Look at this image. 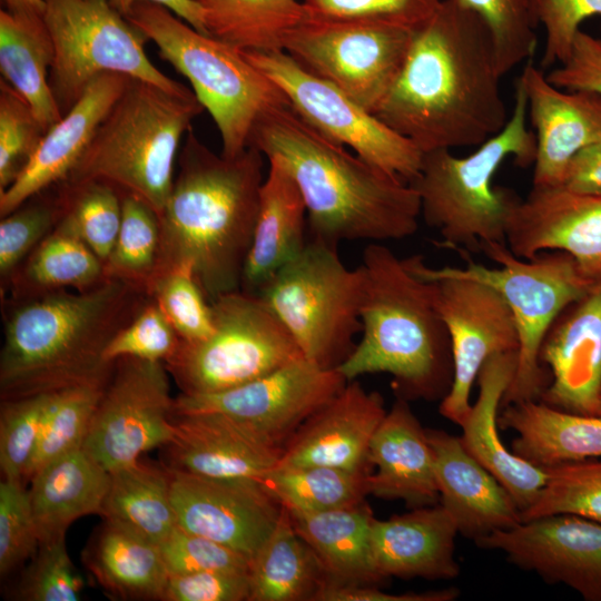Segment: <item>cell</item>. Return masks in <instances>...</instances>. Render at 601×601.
Wrapping results in <instances>:
<instances>
[{"instance_id":"1","label":"cell","mask_w":601,"mask_h":601,"mask_svg":"<svg viewBox=\"0 0 601 601\" xmlns=\"http://www.w3.org/2000/svg\"><path fill=\"white\" fill-rule=\"evenodd\" d=\"M495 47L484 20L442 0L415 29L395 82L374 114L423 154L479 146L509 118Z\"/></svg>"},{"instance_id":"2","label":"cell","mask_w":601,"mask_h":601,"mask_svg":"<svg viewBox=\"0 0 601 601\" xmlns=\"http://www.w3.org/2000/svg\"><path fill=\"white\" fill-rule=\"evenodd\" d=\"M177 162L159 215L156 276L189 268L211 303L240 289L265 179L264 155L253 146L234 158L217 155L190 128Z\"/></svg>"},{"instance_id":"3","label":"cell","mask_w":601,"mask_h":601,"mask_svg":"<svg viewBox=\"0 0 601 601\" xmlns=\"http://www.w3.org/2000/svg\"><path fill=\"white\" fill-rule=\"evenodd\" d=\"M249 146L287 167L303 195L312 238L337 246L398 240L417 231L415 189L323 137L289 104L258 119Z\"/></svg>"},{"instance_id":"4","label":"cell","mask_w":601,"mask_h":601,"mask_svg":"<svg viewBox=\"0 0 601 601\" xmlns=\"http://www.w3.org/2000/svg\"><path fill=\"white\" fill-rule=\"evenodd\" d=\"M150 299L119 279L86 292L60 289L3 307L0 398L12 400L109 378L105 352Z\"/></svg>"},{"instance_id":"5","label":"cell","mask_w":601,"mask_h":601,"mask_svg":"<svg viewBox=\"0 0 601 601\" xmlns=\"http://www.w3.org/2000/svg\"><path fill=\"white\" fill-rule=\"evenodd\" d=\"M362 338L337 371L347 380L393 376L398 397L439 400L451 390L454 364L432 285L381 243L363 250Z\"/></svg>"},{"instance_id":"6","label":"cell","mask_w":601,"mask_h":601,"mask_svg":"<svg viewBox=\"0 0 601 601\" xmlns=\"http://www.w3.org/2000/svg\"><path fill=\"white\" fill-rule=\"evenodd\" d=\"M514 93L513 111L500 132L465 157L451 149L424 152L417 176L408 183L418 195L421 216L439 231L441 247L477 252L483 243L506 244V227L521 198L494 186L493 177L508 158L523 168L533 165L536 150L520 77Z\"/></svg>"},{"instance_id":"7","label":"cell","mask_w":601,"mask_h":601,"mask_svg":"<svg viewBox=\"0 0 601 601\" xmlns=\"http://www.w3.org/2000/svg\"><path fill=\"white\" fill-rule=\"evenodd\" d=\"M205 110L195 93L176 95L129 78L91 144L66 179H97L161 214L175 179L183 138Z\"/></svg>"},{"instance_id":"8","label":"cell","mask_w":601,"mask_h":601,"mask_svg":"<svg viewBox=\"0 0 601 601\" xmlns=\"http://www.w3.org/2000/svg\"><path fill=\"white\" fill-rule=\"evenodd\" d=\"M126 18L158 47L161 59L188 79L219 131L223 156L244 152L258 119L289 104L240 50L199 32L167 7L141 1Z\"/></svg>"},{"instance_id":"9","label":"cell","mask_w":601,"mask_h":601,"mask_svg":"<svg viewBox=\"0 0 601 601\" xmlns=\"http://www.w3.org/2000/svg\"><path fill=\"white\" fill-rule=\"evenodd\" d=\"M336 247L311 238L257 294L303 357L324 368H337L362 331L363 269L347 268Z\"/></svg>"},{"instance_id":"10","label":"cell","mask_w":601,"mask_h":601,"mask_svg":"<svg viewBox=\"0 0 601 601\" xmlns=\"http://www.w3.org/2000/svg\"><path fill=\"white\" fill-rule=\"evenodd\" d=\"M481 250L499 267L477 264L467 252L460 250L465 267L446 266L436 270L483 282L503 296L518 326L520 347L516 371L501 407L539 400L550 377L539 359L544 335L558 315L595 284L581 273L573 257L562 250L543 252L531 259L515 256L502 243H483Z\"/></svg>"},{"instance_id":"11","label":"cell","mask_w":601,"mask_h":601,"mask_svg":"<svg viewBox=\"0 0 601 601\" xmlns=\"http://www.w3.org/2000/svg\"><path fill=\"white\" fill-rule=\"evenodd\" d=\"M214 332L180 343L164 364L181 393L213 394L246 384L304 358L263 299L242 289L211 302Z\"/></svg>"},{"instance_id":"12","label":"cell","mask_w":601,"mask_h":601,"mask_svg":"<svg viewBox=\"0 0 601 601\" xmlns=\"http://www.w3.org/2000/svg\"><path fill=\"white\" fill-rule=\"evenodd\" d=\"M43 1L55 51L49 85L62 115L106 72L151 82L176 95L194 92L149 60L145 51L148 38L109 0Z\"/></svg>"},{"instance_id":"13","label":"cell","mask_w":601,"mask_h":601,"mask_svg":"<svg viewBox=\"0 0 601 601\" xmlns=\"http://www.w3.org/2000/svg\"><path fill=\"white\" fill-rule=\"evenodd\" d=\"M413 31L381 22L306 17L286 35L283 50L375 114L397 78Z\"/></svg>"},{"instance_id":"14","label":"cell","mask_w":601,"mask_h":601,"mask_svg":"<svg viewBox=\"0 0 601 601\" xmlns=\"http://www.w3.org/2000/svg\"><path fill=\"white\" fill-rule=\"evenodd\" d=\"M242 52L323 137L406 183L417 176L423 152L337 87L307 71L284 50Z\"/></svg>"},{"instance_id":"15","label":"cell","mask_w":601,"mask_h":601,"mask_svg":"<svg viewBox=\"0 0 601 601\" xmlns=\"http://www.w3.org/2000/svg\"><path fill=\"white\" fill-rule=\"evenodd\" d=\"M410 268L428 279L436 311L451 341L454 377L440 413L461 425L472 404L470 394L483 364L492 356L519 352L518 326L508 303L492 286L439 273L421 255L405 258Z\"/></svg>"},{"instance_id":"16","label":"cell","mask_w":601,"mask_h":601,"mask_svg":"<svg viewBox=\"0 0 601 601\" xmlns=\"http://www.w3.org/2000/svg\"><path fill=\"white\" fill-rule=\"evenodd\" d=\"M174 398L162 362L116 359L82 449L108 472L174 437Z\"/></svg>"},{"instance_id":"17","label":"cell","mask_w":601,"mask_h":601,"mask_svg":"<svg viewBox=\"0 0 601 601\" xmlns=\"http://www.w3.org/2000/svg\"><path fill=\"white\" fill-rule=\"evenodd\" d=\"M347 382L336 368L300 358L227 391L180 393L174 398V413L220 414L284 450L303 424Z\"/></svg>"},{"instance_id":"18","label":"cell","mask_w":601,"mask_h":601,"mask_svg":"<svg viewBox=\"0 0 601 601\" xmlns=\"http://www.w3.org/2000/svg\"><path fill=\"white\" fill-rule=\"evenodd\" d=\"M167 470L178 525L252 561L276 526L282 505L256 481Z\"/></svg>"},{"instance_id":"19","label":"cell","mask_w":601,"mask_h":601,"mask_svg":"<svg viewBox=\"0 0 601 601\" xmlns=\"http://www.w3.org/2000/svg\"><path fill=\"white\" fill-rule=\"evenodd\" d=\"M549 583H563L587 601H601V523L556 514L522 522L474 541Z\"/></svg>"},{"instance_id":"20","label":"cell","mask_w":601,"mask_h":601,"mask_svg":"<svg viewBox=\"0 0 601 601\" xmlns=\"http://www.w3.org/2000/svg\"><path fill=\"white\" fill-rule=\"evenodd\" d=\"M506 245L524 259L565 252L588 279L601 283V194L532 187L511 215Z\"/></svg>"},{"instance_id":"21","label":"cell","mask_w":601,"mask_h":601,"mask_svg":"<svg viewBox=\"0 0 601 601\" xmlns=\"http://www.w3.org/2000/svg\"><path fill=\"white\" fill-rule=\"evenodd\" d=\"M539 359L551 373L540 401L595 415L601 398V283L558 315L541 343Z\"/></svg>"},{"instance_id":"22","label":"cell","mask_w":601,"mask_h":601,"mask_svg":"<svg viewBox=\"0 0 601 601\" xmlns=\"http://www.w3.org/2000/svg\"><path fill=\"white\" fill-rule=\"evenodd\" d=\"M520 78L535 130L532 187L562 186L573 156L582 148L601 141V95L558 88L531 60H528Z\"/></svg>"},{"instance_id":"23","label":"cell","mask_w":601,"mask_h":601,"mask_svg":"<svg viewBox=\"0 0 601 601\" xmlns=\"http://www.w3.org/2000/svg\"><path fill=\"white\" fill-rule=\"evenodd\" d=\"M173 425L162 465L174 471L259 483L284 451L216 413H174Z\"/></svg>"},{"instance_id":"24","label":"cell","mask_w":601,"mask_h":601,"mask_svg":"<svg viewBox=\"0 0 601 601\" xmlns=\"http://www.w3.org/2000/svg\"><path fill=\"white\" fill-rule=\"evenodd\" d=\"M386 412L380 393L348 381L296 432L277 465L368 472L370 444Z\"/></svg>"},{"instance_id":"25","label":"cell","mask_w":601,"mask_h":601,"mask_svg":"<svg viewBox=\"0 0 601 601\" xmlns=\"http://www.w3.org/2000/svg\"><path fill=\"white\" fill-rule=\"evenodd\" d=\"M129 78L106 72L88 85L76 104L46 131L17 180L0 193V217L71 175Z\"/></svg>"},{"instance_id":"26","label":"cell","mask_w":601,"mask_h":601,"mask_svg":"<svg viewBox=\"0 0 601 601\" xmlns=\"http://www.w3.org/2000/svg\"><path fill=\"white\" fill-rule=\"evenodd\" d=\"M434 457L440 502L459 533L476 541L522 523L521 511L506 489L463 446L460 436L426 428Z\"/></svg>"},{"instance_id":"27","label":"cell","mask_w":601,"mask_h":601,"mask_svg":"<svg viewBox=\"0 0 601 601\" xmlns=\"http://www.w3.org/2000/svg\"><path fill=\"white\" fill-rule=\"evenodd\" d=\"M457 525L441 504L414 508L388 520L373 519L371 551L378 577L451 580L460 574L455 560Z\"/></svg>"},{"instance_id":"28","label":"cell","mask_w":601,"mask_h":601,"mask_svg":"<svg viewBox=\"0 0 601 601\" xmlns=\"http://www.w3.org/2000/svg\"><path fill=\"white\" fill-rule=\"evenodd\" d=\"M518 365V352L490 357L477 375L479 395L462 427L465 450L506 489L521 513L539 496L548 472L506 449L499 435V407Z\"/></svg>"},{"instance_id":"29","label":"cell","mask_w":601,"mask_h":601,"mask_svg":"<svg viewBox=\"0 0 601 601\" xmlns=\"http://www.w3.org/2000/svg\"><path fill=\"white\" fill-rule=\"evenodd\" d=\"M368 493L385 500H402L414 508L440 502L434 457L426 428L398 397L386 412L368 450Z\"/></svg>"},{"instance_id":"30","label":"cell","mask_w":601,"mask_h":601,"mask_svg":"<svg viewBox=\"0 0 601 601\" xmlns=\"http://www.w3.org/2000/svg\"><path fill=\"white\" fill-rule=\"evenodd\" d=\"M252 245L240 289L257 295L262 287L305 247L307 211L303 195L284 162L267 158Z\"/></svg>"},{"instance_id":"31","label":"cell","mask_w":601,"mask_h":601,"mask_svg":"<svg viewBox=\"0 0 601 601\" xmlns=\"http://www.w3.org/2000/svg\"><path fill=\"white\" fill-rule=\"evenodd\" d=\"M499 427L516 433L512 452L548 470L561 464L601 459V416L581 415L528 400L502 406Z\"/></svg>"},{"instance_id":"32","label":"cell","mask_w":601,"mask_h":601,"mask_svg":"<svg viewBox=\"0 0 601 601\" xmlns=\"http://www.w3.org/2000/svg\"><path fill=\"white\" fill-rule=\"evenodd\" d=\"M109 480L110 472L82 447L65 453L36 471L29 480L28 495L39 542L65 538L76 520L100 515Z\"/></svg>"},{"instance_id":"33","label":"cell","mask_w":601,"mask_h":601,"mask_svg":"<svg viewBox=\"0 0 601 601\" xmlns=\"http://www.w3.org/2000/svg\"><path fill=\"white\" fill-rule=\"evenodd\" d=\"M96 582L119 600H164L169 579L159 545L107 520L82 551Z\"/></svg>"},{"instance_id":"34","label":"cell","mask_w":601,"mask_h":601,"mask_svg":"<svg viewBox=\"0 0 601 601\" xmlns=\"http://www.w3.org/2000/svg\"><path fill=\"white\" fill-rule=\"evenodd\" d=\"M288 512L297 533L317 556L326 581L339 584L382 581L371 551L374 516L365 502L323 512Z\"/></svg>"},{"instance_id":"35","label":"cell","mask_w":601,"mask_h":601,"mask_svg":"<svg viewBox=\"0 0 601 601\" xmlns=\"http://www.w3.org/2000/svg\"><path fill=\"white\" fill-rule=\"evenodd\" d=\"M53 45L43 17L0 11V71L47 131L62 118L49 85Z\"/></svg>"},{"instance_id":"36","label":"cell","mask_w":601,"mask_h":601,"mask_svg":"<svg viewBox=\"0 0 601 601\" xmlns=\"http://www.w3.org/2000/svg\"><path fill=\"white\" fill-rule=\"evenodd\" d=\"M248 601H313L325 572L311 546L294 528L288 510L250 563Z\"/></svg>"},{"instance_id":"37","label":"cell","mask_w":601,"mask_h":601,"mask_svg":"<svg viewBox=\"0 0 601 601\" xmlns=\"http://www.w3.org/2000/svg\"><path fill=\"white\" fill-rule=\"evenodd\" d=\"M100 515L159 545L178 525L168 470L138 460L110 472Z\"/></svg>"},{"instance_id":"38","label":"cell","mask_w":601,"mask_h":601,"mask_svg":"<svg viewBox=\"0 0 601 601\" xmlns=\"http://www.w3.org/2000/svg\"><path fill=\"white\" fill-rule=\"evenodd\" d=\"M101 259L67 226L56 228L31 252L12 275L8 300H21L49 292H86L104 283Z\"/></svg>"},{"instance_id":"39","label":"cell","mask_w":601,"mask_h":601,"mask_svg":"<svg viewBox=\"0 0 601 601\" xmlns=\"http://www.w3.org/2000/svg\"><path fill=\"white\" fill-rule=\"evenodd\" d=\"M207 33L240 51L283 50L286 35L306 18L299 0H194Z\"/></svg>"},{"instance_id":"40","label":"cell","mask_w":601,"mask_h":601,"mask_svg":"<svg viewBox=\"0 0 601 601\" xmlns=\"http://www.w3.org/2000/svg\"><path fill=\"white\" fill-rule=\"evenodd\" d=\"M367 475L325 465H276L259 483L289 511L323 512L364 503L370 494Z\"/></svg>"},{"instance_id":"41","label":"cell","mask_w":601,"mask_h":601,"mask_svg":"<svg viewBox=\"0 0 601 601\" xmlns=\"http://www.w3.org/2000/svg\"><path fill=\"white\" fill-rule=\"evenodd\" d=\"M62 201L60 219L100 259H108L122 219L121 193L97 179L65 180L56 185Z\"/></svg>"},{"instance_id":"42","label":"cell","mask_w":601,"mask_h":601,"mask_svg":"<svg viewBox=\"0 0 601 601\" xmlns=\"http://www.w3.org/2000/svg\"><path fill=\"white\" fill-rule=\"evenodd\" d=\"M120 193L122 219L115 246L104 265L105 275L109 279L129 283L148 294L159 262V217L137 196Z\"/></svg>"},{"instance_id":"43","label":"cell","mask_w":601,"mask_h":601,"mask_svg":"<svg viewBox=\"0 0 601 601\" xmlns=\"http://www.w3.org/2000/svg\"><path fill=\"white\" fill-rule=\"evenodd\" d=\"M107 381L52 393L26 481L47 462L82 447Z\"/></svg>"},{"instance_id":"44","label":"cell","mask_w":601,"mask_h":601,"mask_svg":"<svg viewBox=\"0 0 601 601\" xmlns=\"http://www.w3.org/2000/svg\"><path fill=\"white\" fill-rule=\"evenodd\" d=\"M546 472L539 496L521 513L522 522L569 514L601 523V459L570 462Z\"/></svg>"},{"instance_id":"45","label":"cell","mask_w":601,"mask_h":601,"mask_svg":"<svg viewBox=\"0 0 601 601\" xmlns=\"http://www.w3.org/2000/svg\"><path fill=\"white\" fill-rule=\"evenodd\" d=\"M63 214L57 186L43 190L1 217L0 286L1 295L31 252L56 228Z\"/></svg>"},{"instance_id":"46","label":"cell","mask_w":601,"mask_h":601,"mask_svg":"<svg viewBox=\"0 0 601 601\" xmlns=\"http://www.w3.org/2000/svg\"><path fill=\"white\" fill-rule=\"evenodd\" d=\"M456 1L479 14L489 27L502 76L530 60L536 47L539 24L532 0Z\"/></svg>"},{"instance_id":"47","label":"cell","mask_w":601,"mask_h":601,"mask_svg":"<svg viewBox=\"0 0 601 601\" xmlns=\"http://www.w3.org/2000/svg\"><path fill=\"white\" fill-rule=\"evenodd\" d=\"M52 393L3 400L0 407V469L3 480L26 482Z\"/></svg>"},{"instance_id":"48","label":"cell","mask_w":601,"mask_h":601,"mask_svg":"<svg viewBox=\"0 0 601 601\" xmlns=\"http://www.w3.org/2000/svg\"><path fill=\"white\" fill-rule=\"evenodd\" d=\"M148 295L183 342H198L214 332L211 303L189 268L175 267L160 273L152 280Z\"/></svg>"},{"instance_id":"49","label":"cell","mask_w":601,"mask_h":601,"mask_svg":"<svg viewBox=\"0 0 601 601\" xmlns=\"http://www.w3.org/2000/svg\"><path fill=\"white\" fill-rule=\"evenodd\" d=\"M46 130L28 101L0 80V193L10 187L36 152Z\"/></svg>"},{"instance_id":"50","label":"cell","mask_w":601,"mask_h":601,"mask_svg":"<svg viewBox=\"0 0 601 601\" xmlns=\"http://www.w3.org/2000/svg\"><path fill=\"white\" fill-rule=\"evenodd\" d=\"M21 575L17 599L23 601H78L83 580L69 556L66 536L40 543Z\"/></svg>"},{"instance_id":"51","label":"cell","mask_w":601,"mask_h":601,"mask_svg":"<svg viewBox=\"0 0 601 601\" xmlns=\"http://www.w3.org/2000/svg\"><path fill=\"white\" fill-rule=\"evenodd\" d=\"M306 17L319 20L370 21L415 30L442 0H299Z\"/></svg>"},{"instance_id":"52","label":"cell","mask_w":601,"mask_h":601,"mask_svg":"<svg viewBox=\"0 0 601 601\" xmlns=\"http://www.w3.org/2000/svg\"><path fill=\"white\" fill-rule=\"evenodd\" d=\"M39 535L28 490L21 481L0 482V574L8 575L31 560Z\"/></svg>"},{"instance_id":"53","label":"cell","mask_w":601,"mask_h":601,"mask_svg":"<svg viewBox=\"0 0 601 601\" xmlns=\"http://www.w3.org/2000/svg\"><path fill=\"white\" fill-rule=\"evenodd\" d=\"M181 338L151 298L109 343L105 358L112 363L125 356L165 363L178 349Z\"/></svg>"},{"instance_id":"54","label":"cell","mask_w":601,"mask_h":601,"mask_svg":"<svg viewBox=\"0 0 601 601\" xmlns=\"http://www.w3.org/2000/svg\"><path fill=\"white\" fill-rule=\"evenodd\" d=\"M169 575L207 570L249 571L250 559L177 525L159 544Z\"/></svg>"},{"instance_id":"55","label":"cell","mask_w":601,"mask_h":601,"mask_svg":"<svg viewBox=\"0 0 601 601\" xmlns=\"http://www.w3.org/2000/svg\"><path fill=\"white\" fill-rule=\"evenodd\" d=\"M538 23L545 31L543 69L566 60L581 23L601 17V0H532Z\"/></svg>"},{"instance_id":"56","label":"cell","mask_w":601,"mask_h":601,"mask_svg":"<svg viewBox=\"0 0 601 601\" xmlns=\"http://www.w3.org/2000/svg\"><path fill=\"white\" fill-rule=\"evenodd\" d=\"M249 571L207 570L169 575L164 601H248Z\"/></svg>"},{"instance_id":"57","label":"cell","mask_w":601,"mask_h":601,"mask_svg":"<svg viewBox=\"0 0 601 601\" xmlns=\"http://www.w3.org/2000/svg\"><path fill=\"white\" fill-rule=\"evenodd\" d=\"M545 76L558 88L601 95V39L580 30L566 60Z\"/></svg>"},{"instance_id":"58","label":"cell","mask_w":601,"mask_h":601,"mask_svg":"<svg viewBox=\"0 0 601 601\" xmlns=\"http://www.w3.org/2000/svg\"><path fill=\"white\" fill-rule=\"evenodd\" d=\"M456 589L427 592L388 593L372 584H339L325 581L313 601H452Z\"/></svg>"},{"instance_id":"59","label":"cell","mask_w":601,"mask_h":601,"mask_svg":"<svg viewBox=\"0 0 601 601\" xmlns=\"http://www.w3.org/2000/svg\"><path fill=\"white\" fill-rule=\"evenodd\" d=\"M562 186L579 194H601V141L582 148L573 156Z\"/></svg>"},{"instance_id":"60","label":"cell","mask_w":601,"mask_h":601,"mask_svg":"<svg viewBox=\"0 0 601 601\" xmlns=\"http://www.w3.org/2000/svg\"><path fill=\"white\" fill-rule=\"evenodd\" d=\"M141 1L155 2L167 7L193 28L208 35L205 27L204 11L194 0H109V3L121 16L127 17L132 7Z\"/></svg>"},{"instance_id":"61","label":"cell","mask_w":601,"mask_h":601,"mask_svg":"<svg viewBox=\"0 0 601 601\" xmlns=\"http://www.w3.org/2000/svg\"><path fill=\"white\" fill-rule=\"evenodd\" d=\"M4 10L13 14L43 17L46 4L43 0H1Z\"/></svg>"},{"instance_id":"62","label":"cell","mask_w":601,"mask_h":601,"mask_svg":"<svg viewBox=\"0 0 601 601\" xmlns=\"http://www.w3.org/2000/svg\"><path fill=\"white\" fill-rule=\"evenodd\" d=\"M595 415L601 416V398H600L599 406H598Z\"/></svg>"}]
</instances>
